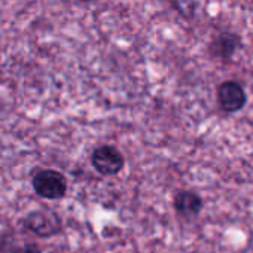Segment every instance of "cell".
Returning <instances> with one entry per match:
<instances>
[{
  "label": "cell",
  "mask_w": 253,
  "mask_h": 253,
  "mask_svg": "<svg viewBox=\"0 0 253 253\" xmlns=\"http://www.w3.org/2000/svg\"><path fill=\"white\" fill-rule=\"evenodd\" d=\"M23 225L26 229L32 231L35 235L41 238H49L61 232L63 222L60 216L48 209H41L29 213L23 219Z\"/></svg>",
  "instance_id": "cell-1"
},
{
  "label": "cell",
  "mask_w": 253,
  "mask_h": 253,
  "mask_svg": "<svg viewBox=\"0 0 253 253\" xmlns=\"http://www.w3.org/2000/svg\"><path fill=\"white\" fill-rule=\"evenodd\" d=\"M35 192L46 200H61L67 192L66 177L55 170H41L32 180Z\"/></svg>",
  "instance_id": "cell-2"
},
{
  "label": "cell",
  "mask_w": 253,
  "mask_h": 253,
  "mask_svg": "<svg viewBox=\"0 0 253 253\" xmlns=\"http://www.w3.org/2000/svg\"><path fill=\"white\" fill-rule=\"evenodd\" d=\"M92 169L101 176H116L125 166L124 155L113 146L104 145L94 149L91 155Z\"/></svg>",
  "instance_id": "cell-3"
},
{
  "label": "cell",
  "mask_w": 253,
  "mask_h": 253,
  "mask_svg": "<svg viewBox=\"0 0 253 253\" xmlns=\"http://www.w3.org/2000/svg\"><path fill=\"white\" fill-rule=\"evenodd\" d=\"M247 101L244 88L235 81H225L217 86V103L226 113L240 112Z\"/></svg>",
  "instance_id": "cell-4"
},
{
  "label": "cell",
  "mask_w": 253,
  "mask_h": 253,
  "mask_svg": "<svg viewBox=\"0 0 253 253\" xmlns=\"http://www.w3.org/2000/svg\"><path fill=\"white\" fill-rule=\"evenodd\" d=\"M240 46H241L240 36H237L234 33H220L210 42L209 52L214 58L231 60Z\"/></svg>",
  "instance_id": "cell-5"
},
{
  "label": "cell",
  "mask_w": 253,
  "mask_h": 253,
  "mask_svg": "<svg viewBox=\"0 0 253 253\" xmlns=\"http://www.w3.org/2000/svg\"><path fill=\"white\" fill-rule=\"evenodd\" d=\"M174 209L179 216L185 219L197 217L203 210V200L198 194L192 191H179L173 200Z\"/></svg>",
  "instance_id": "cell-6"
},
{
  "label": "cell",
  "mask_w": 253,
  "mask_h": 253,
  "mask_svg": "<svg viewBox=\"0 0 253 253\" xmlns=\"http://www.w3.org/2000/svg\"><path fill=\"white\" fill-rule=\"evenodd\" d=\"M170 2L183 17H191V14H194V0H170Z\"/></svg>",
  "instance_id": "cell-7"
},
{
  "label": "cell",
  "mask_w": 253,
  "mask_h": 253,
  "mask_svg": "<svg viewBox=\"0 0 253 253\" xmlns=\"http://www.w3.org/2000/svg\"><path fill=\"white\" fill-rule=\"evenodd\" d=\"M11 253H42L41 247L35 243H27V244H23V246H18L15 249H12Z\"/></svg>",
  "instance_id": "cell-8"
},
{
  "label": "cell",
  "mask_w": 253,
  "mask_h": 253,
  "mask_svg": "<svg viewBox=\"0 0 253 253\" xmlns=\"http://www.w3.org/2000/svg\"><path fill=\"white\" fill-rule=\"evenodd\" d=\"M81 2H84V3H91V2H95V0H81Z\"/></svg>",
  "instance_id": "cell-9"
}]
</instances>
